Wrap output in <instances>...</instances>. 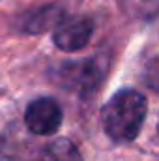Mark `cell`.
I'll list each match as a JSON object with an SVG mask.
<instances>
[{
    "label": "cell",
    "mask_w": 159,
    "mask_h": 161,
    "mask_svg": "<svg viewBox=\"0 0 159 161\" xmlns=\"http://www.w3.org/2000/svg\"><path fill=\"white\" fill-rule=\"evenodd\" d=\"M148 103L137 90L116 92L103 107V127L105 133L116 142H129L139 133L146 118Z\"/></svg>",
    "instance_id": "1"
},
{
    "label": "cell",
    "mask_w": 159,
    "mask_h": 161,
    "mask_svg": "<svg viewBox=\"0 0 159 161\" xmlns=\"http://www.w3.org/2000/svg\"><path fill=\"white\" fill-rule=\"evenodd\" d=\"M107 64L101 58H86L77 62H66L54 71V79L60 86L77 92L79 96H88L96 92L105 77Z\"/></svg>",
    "instance_id": "2"
},
{
    "label": "cell",
    "mask_w": 159,
    "mask_h": 161,
    "mask_svg": "<svg viewBox=\"0 0 159 161\" xmlns=\"http://www.w3.org/2000/svg\"><path fill=\"white\" fill-rule=\"evenodd\" d=\"M62 109L56 99L52 97H38L34 99L26 113H25V122L26 127L36 133V135H51L54 133L60 124H62Z\"/></svg>",
    "instance_id": "3"
},
{
    "label": "cell",
    "mask_w": 159,
    "mask_h": 161,
    "mask_svg": "<svg viewBox=\"0 0 159 161\" xmlns=\"http://www.w3.org/2000/svg\"><path fill=\"white\" fill-rule=\"evenodd\" d=\"M94 34V23L88 17H71L62 19L56 25L52 41L62 51H79L88 45Z\"/></svg>",
    "instance_id": "4"
},
{
    "label": "cell",
    "mask_w": 159,
    "mask_h": 161,
    "mask_svg": "<svg viewBox=\"0 0 159 161\" xmlns=\"http://www.w3.org/2000/svg\"><path fill=\"white\" fill-rule=\"evenodd\" d=\"M64 17V9L58 4H49L40 9H30L17 19V28L26 34H40L58 25Z\"/></svg>",
    "instance_id": "5"
},
{
    "label": "cell",
    "mask_w": 159,
    "mask_h": 161,
    "mask_svg": "<svg viewBox=\"0 0 159 161\" xmlns=\"http://www.w3.org/2000/svg\"><path fill=\"white\" fill-rule=\"evenodd\" d=\"M40 161H82V156L71 141L56 139L43 150Z\"/></svg>",
    "instance_id": "6"
},
{
    "label": "cell",
    "mask_w": 159,
    "mask_h": 161,
    "mask_svg": "<svg viewBox=\"0 0 159 161\" xmlns=\"http://www.w3.org/2000/svg\"><path fill=\"white\" fill-rule=\"evenodd\" d=\"M122 6L133 19L150 21L159 15V0H122Z\"/></svg>",
    "instance_id": "7"
},
{
    "label": "cell",
    "mask_w": 159,
    "mask_h": 161,
    "mask_svg": "<svg viewBox=\"0 0 159 161\" xmlns=\"http://www.w3.org/2000/svg\"><path fill=\"white\" fill-rule=\"evenodd\" d=\"M142 79H144L148 88H152L154 92L159 94V56L157 58H152L146 64L144 73H142Z\"/></svg>",
    "instance_id": "8"
}]
</instances>
